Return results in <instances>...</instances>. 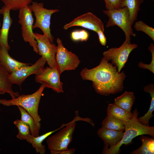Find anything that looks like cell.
Returning a JSON list of instances; mask_svg holds the SVG:
<instances>
[{
    "label": "cell",
    "instance_id": "7402d4cb",
    "mask_svg": "<svg viewBox=\"0 0 154 154\" xmlns=\"http://www.w3.org/2000/svg\"><path fill=\"white\" fill-rule=\"evenodd\" d=\"M144 0H123L121 8L126 7L128 9L130 20L132 24L137 20L140 6Z\"/></svg>",
    "mask_w": 154,
    "mask_h": 154
},
{
    "label": "cell",
    "instance_id": "5bb4252c",
    "mask_svg": "<svg viewBox=\"0 0 154 154\" xmlns=\"http://www.w3.org/2000/svg\"><path fill=\"white\" fill-rule=\"evenodd\" d=\"M11 10L4 5L0 9V13L3 16V23L0 30V46H4L8 51L10 49L8 42V34L13 21L10 16Z\"/></svg>",
    "mask_w": 154,
    "mask_h": 154
},
{
    "label": "cell",
    "instance_id": "603a6c76",
    "mask_svg": "<svg viewBox=\"0 0 154 154\" xmlns=\"http://www.w3.org/2000/svg\"><path fill=\"white\" fill-rule=\"evenodd\" d=\"M107 114L118 118L124 122L130 119L133 117V113L128 112L114 104H108L107 108Z\"/></svg>",
    "mask_w": 154,
    "mask_h": 154
},
{
    "label": "cell",
    "instance_id": "6da1fadb",
    "mask_svg": "<svg viewBox=\"0 0 154 154\" xmlns=\"http://www.w3.org/2000/svg\"><path fill=\"white\" fill-rule=\"evenodd\" d=\"M80 75L83 80L92 81L95 91L105 96L122 91L126 77L123 71L119 72L116 66L104 57L96 67L83 69Z\"/></svg>",
    "mask_w": 154,
    "mask_h": 154
},
{
    "label": "cell",
    "instance_id": "2e32d148",
    "mask_svg": "<svg viewBox=\"0 0 154 154\" xmlns=\"http://www.w3.org/2000/svg\"><path fill=\"white\" fill-rule=\"evenodd\" d=\"M97 133L104 141V148H108L117 145L121 139L124 132L102 127L98 130Z\"/></svg>",
    "mask_w": 154,
    "mask_h": 154
},
{
    "label": "cell",
    "instance_id": "ffe728a7",
    "mask_svg": "<svg viewBox=\"0 0 154 154\" xmlns=\"http://www.w3.org/2000/svg\"><path fill=\"white\" fill-rule=\"evenodd\" d=\"M144 91L149 93L151 97L150 106L147 112L144 116L138 118L139 121L142 124L146 126L149 125V121L154 116L152 113L154 111V86L153 84H150L144 87Z\"/></svg>",
    "mask_w": 154,
    "mask_h": 154
},
{
    "label": "cell",
    "instance_id": "83f0119b",
    "mask_svg": "<svg viewBox=\"0 0 154 154\" xmlns=\"http://www.w3.org/2000/svg\"><path fill=\"white\" fill-rule=\"evenodd\" d=\"M134 28L137 31H141L149 36L154 40V29L147 25L142 21H139L135 22Z\"/></svg>",
    "mask_w": 154,
    "mask_h": 154
},
{
    "label": "cell",
    "instance_id": "cb8c5ba5",
    "mask_svg": "<svg viewBox=\"0 0 154 154\" xmlns=\"http://www.w3.org/2000/svg\"><path fill=\"white\" fill-rule=\"evenodd\" d=\"M102 125V127L108 129L122 131L125 130V122L110 115H107L103 121Z\"/></svg>",
    "mask_w": 154,
    "mask_h": 154
},
{
    "label": "cell",
    "instance_id": "d6a6232c",
    "mask_svg": "<svg viewBox=\"0 0 154 154\" xmlns=\"http://www.w3.org/2000/svg\"><path fill=\"white\" fill-rule=\"evenodd\" d=\"M75 151V149L72 148L61 151L51 152L50 153L51 154H73Z\"/></svg>",
    "mask_w": 154,
    "mask_h": 154
},
{
    "label": "cell",
    "instance_id": "4dcf8cb0",
    "mask_svg": "<svg viewBox=\"0 0 154 154\" xmlns=\"http://www.w3.org/2000/svg\"><path fill=\"white\" fill-rule=\"evenodd\" d=\"M123 0H104L107 10H111L121 8Z\"/></svg>",
    "mask_w": 154,
    "mask_h": 154
},
{
    "label": "cell",
    "instance_id": "44dd1931",
    "mask_svg": "<svg viewBox=\"0 0 154 154\" xmlns=\"http://www.w3.org/2000/svg\"><path fill=\"white\" fill-rule=\"evenodd\" d=\"M139 139L142 142L141 146L131 151L132 154H154V139L144 135H140Z\"/></svg>",
    "mask_w": 154,
    "mask_h": 154
},
{
    "label": "cell",
    "instance_id": "f1b7e54d",
    "mask_svg": "<svg viewBox=\"0 0 154 154\" xmlns=\"http://www.w3.org/2000/svg\"><path fill=\"white\" fill-rule=\"evenodd\" d=\"M89 37L88 33L84 30L75 31L71 34L72 39L74 41H86Z\"/></svg>",
    "mask_w": 154,
    "mask_h": 154
},
{
    "label": "cell",
    "instance_id": "4fadbf2b",
    "mask_svg": "<svg viewBox=\"0 0 154 154\" xmlns=\"http://www.w3.org/2000/svg\"><path fill=\"white\" fill-rule=\"evenodd\" d=\"M60 75L57 68L47 67L41 74L35 75V80L39 83L45 82L46 88H50L58 93H63V84L60 81Z\"/></svg>",
    "mask_w": 154,
    "mask_h": 154
},
{
    "label": "cell",
    "instance_id": "8992f818",
    "mask_svg": "<svg viewBox=\"0 0 154 154\" xmlns=\"http://www.w3.org/2000/svg\"><path fill=\"white\" fill-rule=\"evenodd\" d=\"M30 8L34 13L35 21L33 29L38 28L46 36L51 43H53L54 37L51 33L50 28V19L52 15L59 11L58 9H49L44 8L42 3L32 2Z\"/></svg>",
    "mask_w": 154,
    "mask_h": 154
},
{
    "label": "cell",
    "instance_id": "ac0fdd59",
    "mask_svg": "<svg viewBox=\"0 0 154 154\" xmlns=\"http://www.w3.org/2000/svg\"><path fill=\"white\" fill-rule=\"evenodd\" d=\"M9 74L0 63V94L7 93L14 98L19 95L17 92H14L12 84L9 78Z\"/></svg>",
    "mask_w": 154,
    "mask_h": 154
},
{
    "label": "cell",
    "instance_id": "30bf717a",
    "mask_svg": "<svg viewBox=\"0 0 154 154\" xmlns=\"http://www.w3.org/2000/svg\"><path fill=\"white\" fill-rule=\"evenodd\" d=\"M46 60L42 57L39 58L33 64L28 65L9 74V78L12 84H16L20 87L29 76L41 74L44 69Z\"/></svg>",
    "mask_w": 154,
    "mask_h": 154
},
{
    "label": "cell",
    "instance_id": "d4e9b609",
    "mask_svg": "<svg viewBox=\"0 0 154 154\" xmlns=\"http://www.w3.org/2000/svg\"><path fill=\"white\" fill-rule=\"evenodd\" d=\"M21 115L20 120L28 124L29 127L31 134L35 137L39 136L40 130L37 128L33 117L23 108L17 106Z\"/></svg>",
    "mask_w": 154,
    "mask_h": 154
},
{
    "label": "cell",
    "instance_id": "52a82bcc",
    "mask_svg": "<svg viewBox=\"0 0 154 154\" xmlns=\"http://www.w3.org/2000/svg\"><path fill=\"white\" fill-rule=\"evenodd\" d=\"M32 13L29 5L20 9L18 22L21 26L22 36L24 41L28 42L34 51L38 53L37 43L33 31L34 19Z\"/></svg>",
    "mask_w": 154,
    "mask_h": 154
},
{
    "label": "cell",
    "instance_id": "ba28073f",
    "mask_svg": "<svg viewBox=\"0 0 154 154\" xmlns=\"http://www.w3.org/2000/svg\"><path fill=\"white\" fill-rule=\"evenodd\" d=\"M137 47V44L124 41L119 47L112 48L103 53V57L116 66L119 72H121L127 61L131 52Z\"/></svg>",
    "mask_w": 154,
    "mask_h": 154
},
{
    "label": "cell",
    "instance_id": "f546056e",
    "mask_svg": "<svg viewBox=\"0 0 154 154\" xmlns=\"http://www.w3.org/2000/svg\"><path fill=\"white\" fill-rule=\"evenodd\" d=\"M148 50L151 52L152 54V60L150 64H148L143 63L140 62L138 66L141 68L147 69L151 71L153 73H154V45L153 43L150 44L148 47Z\"/></svg>",
    "mask_w": 154,
    "mask_h": 154
},
{
    "label": "cell",
    "instance_id": "9c48e42d",
    "mask_svg": "<svg viewBox=\"0 0 154 154\" xmlns=\"http://www.w3.org/2000/svg\"><path fill=\"white\" fill-rule=\"evenodd\" d=\"M56 41L58 45L55 59L60 74L66 70H75L80 62L78 57L64 47L60 38H57Z\"/></svg>",
    "mask_w": 154,
    "mask_h": 154
},
{
    "label": "cell",
    "instance_id": "484cf974",
    "mask_svg": "<svg viewBox=\"0 0 154 154\" xmlns=\"http://www.w3.org/2000/svg\"><path fill=\"white\" fill-rule=\"evenodd\" d=\"M13 123L17 127L19 131L17 137L21 140H26L27 137L31 134L28 124L19 119L15 120Z\"/></svg>",
    "mask_w": 154,
    "mask_h": 154
},
{
    "label": "cell",
    "instance_id": "7c38bea8",
    "mask_svg": "<svg viewBox=\"0 0 154 154\" xmlns=\"http://www.w3.org/2000/svg\"><path fill=\"white\" fill-rule=\"evenodd\" d=\"M74 26H80L96 32L101 30L104 32V24L101 19L91 12L81 15L65 25L63 29L67 30Z\"/></svg>",
    "mask_w": 154,
    "mask_h": 154
},
{
    "label": "cell",
    "instance_id": "277c9868",
    "mask_svg": "<svg viewBox=\"0 0 154 154\" xmlns=\"http://www.w3.org/2000/svg\"><path fill=\"white\" fill-rule=\"evenodd\" d=\"M75 114L73 119L69 122L64 128L47 138L46 143L50 152L61 151L68 149V145L72 140L76 121H84L94 126V123L90 118H82L79 116L78 111H75Z\"/></svg>",
    "mask_w": 154,
    "mask_h": 154
},
{
    "label": "cell",
    "instance_id": "4316f807",
    "mask_svg": "<svg viewBox=\"0 0 154 154\" xmlns=\"http://www.w3.org/2000/svg\"><path fill=\"white\" fill-rule=\"evenodd\" d=\"M4 5L11 10H19L21 8L29 5L33 0H1Z\"/></svg>",
    "mask_w": 154,
    "mask_h": 154
},
{
    "label": "cell",
    "instance_id": "7a4b0ae2",
    "mask_svg": "<svg viewBox=\"0 0 154 154\" xmlns=\"http://www.w3.org/2000/svg\"><path fill=\"white\" fill-rule=\"evenodd\" d=\"M132 117L125 122V131L120 141L116 145L108 148H104L102 153L117 154L119 153L120 147L122 145H128L133 138L142 135H148L154 137V127L146 126L141 123L138 119L139 114L135 108L133 112Z\"/></svg>",
    "mask_w": 154,
    "mask_h": 154
},
{
    "label": "cell",
    "instance_id": "d6986e66",
    "mask_svg": "<svg viewBox=\"0 0 154 154\" xmlns=\"http://www.w3.org/2000/svg\"><path fill=\"white\" fill-rule=\"evenodd\" d=\"M135 98L132 92L125 91L120 96L114 99L115 105L128 112H131Z\"/></svg>",
    "mask_w": 154,
    "mask_h": 154
},
{
    "label": "cell",
    "instance_id": "9a60e30c",
    "mask_svg": "<svg viewBox=\"0 0 154 154\" xmlns=\"http://www.w3.org/2000/svg\"><path fill=\"white\" fill-rule=\"evenodd\" d=\"M9 51L3 46H0V63L9 74L31 64L20 62L11 57Z\"/></svg>",
    "mask_w": 154,
    "mask_h": 154
},
{
    "label": "cell",
    "instance_id": "5b68a950",
    "mask_svg": "<svg viewBox=\"0 0 154 154\" xmlns=\"http://www.w3.org/2000/svg\"><path fill=\"white\" fill-rule=\"evenodd\" d=\"M103 13L108 17L106 27H107L117 25L123 31L125 35V41L130 42L131 36L135 37L136 34L133 32L132 24L130 20L128 9L124 7L111 10H104Z\"/></svg>",
    "mask_w": 154,
    "mask_h": 154
},
{
    "label": "cell",
    "instance_id": "836d02e7",
    "mask_svg": "<svg viewBox=\"0 0 154 154\" xmlns=\"http://www.w3.org/2000/svg\"><path fill=\"white\" fill-rule=\"evenodd\" d=\"M1 26V23L0 22V29H1V28H0V27Z\"/></svg>",
    "mask_w": 154,
    "mask_h": 154
},
{
    "label": "cell",
    "instance_id": "e0dca14e",
    "mask_svg": "<svg viewBox=\"0 0 154 154\" xmlns=\"http://www.w3.org/2000/svg\"><path fill=\"white\" fill-rule=\"evenodd\" d=\"M64 126V125L62 124L58 128L46 133L40 136L35 137L30 134L27 137L26 140L32 145L33 147L35 149L36 153L44 154L46 153V150L45 145L42 144L43 141L53 133Z\"/></svg>",
    "mask_w": 154,
    "mask_h": 154
},
{
    "label": "cell",
    "instance_id": "3957f363",
    "mask_svg": "<svg viewBox=\"0 0 154 154\" xmlns=\"http://www.w3.org/2000/svg\"><path fill=\"white\" fill-rule=\"evenodd\" d=\"M46 87V83L43 82L35 92L19 95L10 100L0 99V104L7 106H16L22 108L33 117L37 128L40 130L41 119L38 114V106L43 92Z\"/></svg>",
    "mask_w": 154,
    "mask_h": 154
},
{
    "label": "cell",
    "instance_id": "8fae6325",
    "mask_svg": "<svg viewBox=\"0 0 154 154\" xmlns=\"http://www.w3.org/2000/svg\"><path fill=\"white\" fill-rule=\"evenodd\" d=\"M37 41L38 53L46 60V62L52 68H57L55 59L57 47L51 43L45 35L34 33Z\"/></svg>",
    "mask_w": 154,
    "mask_h": 154
},
{
    "label": "cell",
    "instance_id": "1f68e13d",
    "mask_svg": "<svg viewBox=\"0 0 154 154\" xmlns=\"http://www.w3.org/2000/svg\"><path fill=\"white\" fill-rule=\"evenodd\" d=\"M96 32L97 33L98 36L100 43L102 45L105 46L107 42L106 38L104 34V32L101 30H99Z\"/></svg>",
    "mask_w": 154,
    "mask_h": 154
}]
</instances>
